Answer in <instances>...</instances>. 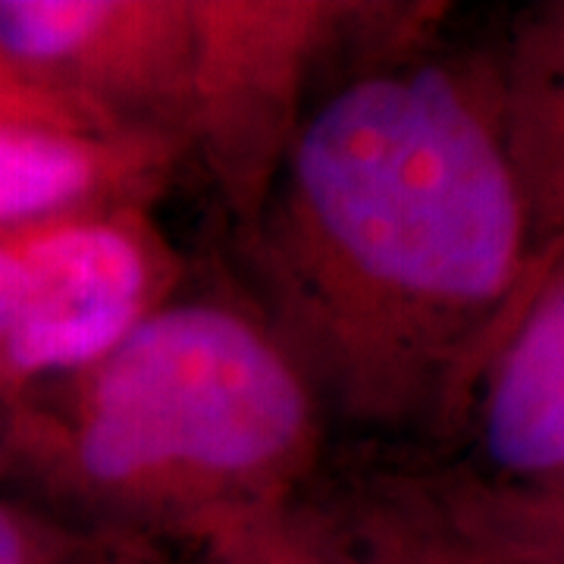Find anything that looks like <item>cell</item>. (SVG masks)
I'll return each instance as SVG.
<instances>
[{
  "label": "cell",
  "instance_id": "1",
  "mask_svg": "<svg viewBox=\"0 0 564 564\" xmlns=\"http://www.w3.org/2000/svg\"><path fill=\"white\" fill-rule=\"evenodd\" d=\"M242 245L248 302L329 423L445 433L533 270L496 61L417 29L307 104Z\"/></svg>",
  "mask_w": 564,
  "mask_h": 564
},
{
  "label": "cell",
  "instance_id": "2",
  "mask_svg": "<svg viewBox=\"0 0 564 564\" xmlns=\"http://www.w3.org/2000/svg\"><path fill=\"white\" fill-rule=\"evenodd\" d=\"M329 421L245 295L188 292L3 402L0 484L101 540H185L295 505Z\"/></svg>",
  "mask_w": 564,
  "mask_h": 564
},
{
  "label": "cell",
  "instance_id": "3",
  "mask_svg": "<svg viewBox=\"0 0 564 564\" xmlns=\"http://www.w3.org/2000/svg\"><path fill=\"white\" fill-rule=\"evenodd\" d=\"M182 285L185 258L154 207L0 229V399L98 361Z\"/></svg>",
  "mask_w": 564,
  "mask_h": 564
},
{
  "label": "cell",
  "instance_id": "4",
  "mask_svg": "<svg viewBox=\"0 0 564 564\" xmlns=\"http://www.w3.org/2000/svg\"><path fill=\"white\" fill-rule=\"evenodd\" d=\"M386 10L389 3L355 0H195L188 161L204 166L236 232L258 217L307 113L317 69Z\"/></svg>",
  "mask_w": 564,
  "mask_h": 564
},
{
  "label": "cell",
  "instance_id": "5",
  "mask_svg": "<svg viewBox=\"0 0 564 564\" xmlns=\"http://www.w3.org/2000/svg\"><path fill=\"white\" fill-rule=\"evenodd\" d=\"M195 0H0V69L188 154Z\"/></svg>",
  "mask_w": 564,
  "mask_h": 564
},
{
  "label": "cell",
  "instance_id": "6",
  "mask_svg": "<svg viewBox=\"0 0 564 564\" xmlns=\"http://www.w3.org/2000/svg\"><path fill=\"white\" fill-rule=\"evenodd\" d=\"M180 141L47 95L0 69V229L98 207H158Z\"/></svg>",
  "mask_w": 564,
  "mask_h": 564
},
{
  "label": "cell",
  "instance_id": "7",
  "mask_svg": "<svg viewBox=\"0 0 564 564\" xmlns=\"http://www.w3.org/2000/svg\"><path fill=\"white\" fill-rule=\"evenodd\" d=\"M470 462L492 489L564 484V239L536 254L464 404Z\"/></svg>",
  "mask_w": 564,
  "mask_h": 564
},
{
  "label": "cell",
  "instance_id": "8",
  "mask_svg": "<svg viewBox=\"0 0 564 564\" xmlns=\"http://www.w3.org/2000/svg\"><path fill=\"white\" fill-rule=\"evenodd\" d=\"M339 564H552L462 518L430 464L351 455L304 496Z\"/></svg>",
  "mask_w": 564,
  "mask_h": 564
},
{
  "label": "cell",
  "instance_id": "9",
  "mask_svg": "<svg viewBox=\"0 0 564 564\" xmlns=\"http://www.w3.org/2000/svg\"><path fill=\"white\" fill-rule=\"evenodd\" d=\"M496 88L505 161L536 258L564 239V0L518 17Z\"/></svg>",
  "mask_w": 564,
  "mask_h": 564
},
{
  "label": "cell",
  "instance_id": "10",
  "mask_svg": "<svg viewBox=\"0 0 564 564\" xmlns=\"http://www.w3.org/2000/svg\"><path fill=\"white\" fill-rule=\"evenodd\" d=\"M107 545V564H339L304 499L185 540Z\"/></svg>",
  "mask_w": 564,
  "mask_h": 564
},
{
  "label": "cell",
  "instance_id": "11",
  "mask_svg": "<svg viewBox=\"0 0 564 564\" xmlns=\"http://www.w3.org/2000/svg\"><path fill=\"white\" fill-rule=\"evenodd\" d=\"M452 508L489 536L543 562L564 564V484L543 489H492L455 467H433Z\"/></svg>",
  "mask_w": 564,
  "mask_h": 564
},
{
  "label": "cell",
  "instance_id": "12",
  "mask_svg": "<svg viewBox=\"0 0 564 564\" xmlns=\"http://www.w3.org/2000/svg\"><path fill=\"white\" fill-rule=\"evenodd\" d=\"M110 545L0 484V564H107Z\"/></svg>",
  "mask_w": 564,
  "mask_h": 564
},
{
  "label": "cell",
  "instance_id": "13",
  "mask_svg": "<svg viewBox=\"0 0 564 564\" xmlns=\"http://www.w3.org/2000/svg\"><path fill=\"white\" fill-rule=\"evenodd\" d=\"M0 421H3V399H0Z\"/></svg>",
  "mask_w": 564,
  "mask_h": 564
}]
</instances>
